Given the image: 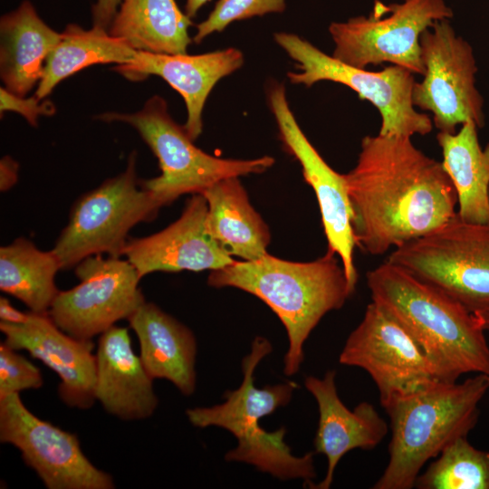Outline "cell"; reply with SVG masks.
I'll return each mask as SVG.
<instances>
[{
    "instance_id": "obj_1",
    "label": "cell",
    "mask_w": 489,
    "mask_h": 489,
    "mask_svg": "<svg viewBox=\"0 0 489 489\" xmlns=\"http://www.w3.org/2000/svg\"><path fill=\"white\" fill-rule=\"evenodd\" d=\"M345 179L356 246L369 254L417 238L457 211L456 192L442 162L409 137L365 136Z\"/></svg>"
},
{
    "instance_id": "obj_2",
    "label": "cell",
    "mask_w": 489,
    "mask_h": 489,
    "mask_svg": "<svg viewBox=\"0 0 489 489\" xmlns=\"http://www.w3.org/2000/svg\"><path fill=\"white\" fill-rule=\"evenodd\" d=\"M371 301L417 342L443 382L489 376V345L480 319L437 289L387 261L366 274Z\"/></svg>"
},
{
    "instance_id": "obj_3",
    "label": "cell",
    "mask_w": 489,
    "mask_h": 489,
    "mask_svg": "<svg viewBox=\"0 0 489 489\" xmlns=\"http://www.w3.org/2000/svg\"><path fill=\"white\" fill-rule=\"evenodd\" d=\"M207 283L246 292L278 316L288 338L283 359L286 376L299 371L304 343L323 316L340 309L352 295L340 260L329 251L310 262H292L269 254L254 261L235 260L211 271Z\"/></svg>"
},
{
    "instance_id": "obj_4",
    "label": "cell",
    "mask_w": 489,
    "mask_h": 489,
    "mask_svg": "<svg viewBox=\"0 0 489 489\" xmlns=\"http://www.w3.org/2000/svg\"><path fill=\"white\" fill-rule=\"evenodd\" d=\"M488 389L489 376L480 373L461 383L436 381L386 405L389 460L373 488L415 487L425 464L475 427L479 403Z\"/></svg>"
},
{
    "instance_id": "obj_5",
    "label": "cell",
    "mask_w": 489,
    "mask_h": 489,
    "mask_svg": "<svg viewBox=\"0 0 489 489\" xmlns=\"http://www.w3.org/2000/svg\"><path fill=\"white\" fill-rule=\"evenodd\" d=\"M272 351L266 338L255 337L242 361L241 385L227 391L223 403L188 408L186 415L196 427H217L233 434L237 445L225 454L227 462L245 463L277 479H299L310 486L316 476L313 452L294 455L284 442V427L270 432L259 425L262 417L287 406L298 388L292 380L263 388L255 386V369Z\"/></svg>"
},
{
    "instance_id": "obj_6",
    "label": "cell",
    "mask_w": 489,
    "mask_h": 489,
    "mask_svg": "<svg viewBox=\"0 0 489 489\" xmlns=\"http://www.w3.org/2000/svg\"><path fill=\"white\" fill-rule=\"evenodd\" d=\"M106 122L120 121L134 128L158 160L161 174L140 180L141 186L167 206L185 194H202L221 179L265 172L274 164L270 156L252 159L222 158L194 144L183 126L171 117L164 98L154 95L133 113L103 112Z\"/></svg>"
},
{
    "instance_id": "obj_7",
    "label": "cell",
    "mask_w": 489,
    "mask_h": 489,
    "mask_svg": "<svg viewBox=\"0 0 489 489\" xmlns=\"http://www.w3.org/2000/svg\"><path fill=\"white\" fill-rule=\"evenodd\" d=\"M387 262L476 314L489 311V224L457 213L430 232L394 248Z\"/></svg>"
},
{
    "instance_id": "obj_8",
    "label": "cell",
    "mask_w": 489,
    "mask_h": 489,
    "mask_svg": "<svg viewBox=\"0 0 489 489\" xmlns=\"http://www.w3.org/2000/svg\"><path fill=\"white\" fill-rule=\"evenodd\" d=\"M136 161L137 153L132 151L123 172L74 202L67 225L52 249L62 269L72 268L92 255L122 256L130 229L153 219L163 206L141 186Z\"/></svg>"
},
{
    "instance_id": "obj_9",
    "label": "cell",
    "mask_w": 489,
    "mask_h": 489,
    "mask_svg": "<svg viewBox=\"0 0 489 489\" xmlns=\"http://www.w3.org/2000/svg\"><path fill=\"white\" fill-rule=\"evenodd\" d=\"M273 38L300 70L287 73L291 83L311 87L331 81L350 88L378 109L381 118L379 134L412 138L431 132L430 117L417 111L413 104L416 80L410 71L391 65L371 72L346 64L295 34L279 32Z\"/></svg>"
},
{
    "instance_id": "obj_10",
    "label": "cell",
    "mask_w": 489,
    "mask_h": 489,
    "mask_svg": "<svg viewBox=\"0 0 489 489\" xmlns=\"http://www.w3.org/2000/svg\"><path fill=\"white\" fill-rule=\"evenodd\" d=\"M384 10L387 16L375 1L369 16L331 23L332 56L362 69L389 62L423 76L420 36L435 22L452 18V9L445 0H404Z\"/></svg>"
},
{
    "instance_id": "obj_11",
    "label": "cell",
    "mask_w": 489,
    "mask_h": 489,
    "mask_svg": "<svg viewBox=\"0 0 489 489\" xmlns=\"http://www.w3.org/2000/svg\"><path fill=\"white\" fill-rule=\"evenodd\" d=\"M423 80L414 84L415 107L433 114L440 131L455 133L467 121L484 125V99L475 87L477 67L472 46L448 20L435 22L420 36Z\"/></svg>"
},
{
    "instance_id": "obj_12",
    "label": "cell",
    "mask_w": 489,
    "mask_h": 489,
    "mask_svg": "<svg viewBox=\"0 0 489 489\" xmlns=\"http://www.w3.org/2000/svg\"><path fill=\"white\" fill-rule=\"evenodd\" d=\"M339 361L369 374L382 408L440 381L435 367L412 337L373 302L347 338Z\"/></svg>"
},
{
    "instance_id": "obj_13",
    "label": "cell",
    "mask_w": 489,
    "mask_h": 489,
    "mask_svg": "<svg viewBox=\"0 0 489 489\" xmlns=\"http://www.w3.org/2000/svg\"><path fill=\"white\" fill-rule=\"evenodd\" d=\"M80 283L60 291L48 314L63 331L79 340H91L129 317L145 302L140 276L127 259L102 254L75 265Z\"/></svg>"
},
{
    "instance_id": "obj_14",
    "label": "cell",
    "mask_w": 489,
    "mask_h": 489,
    "mask_svg": "<svg viewBox=\"0 0 489 489\" xmlns=\"http://www.w3.org/2000/svg\"><path fill=\"white\" fill-rule=\"evenodd\" d=\"M0 441L21 452L48 489H112V476L83 454L75 434L37 417L19 393L0 398Z\"/></svg>"
},
{
    "instance_id": "obj_15",
    "label": "cell",
    "mask_w": 489,
    "mask_h": 489,
    "mask_svg": "<svg viewBox=\"0 0 489 489\" xmlns=\"http://www.w3.org/2000/svg\"><path fill=\"white\" fill-rule=\"evenodd\" d=\"M267 100L284 149L300 163L304 180L316 196L328 251L340 260L353 293L358 281L354 262L356 243L345 174L335 171L307 139L289 106L283 83H269Z\"/></svg>"
},
{
    "instance_id": "obj_16",
    "label": "cell",
    "mask_w": 489,
    "mask_h": 489,
    "mask_svg": "<svg viewBox=\"0 0 489 489\" xmlns=\"http://www.w3.org/2000/svg\"><path fill=\"white\" fill-rule=\"evenodd\" d=\"M206 212L204 196L193 194L178 219L153 235L129 238L122 255L140 278L154 272L214 271L232 264L235 259L206 230Z\"/></svg>"
},
{
    "instance_id": "obj_17",
    "label": "cell",
    "mask_w": 489,
    "mask_h": 489,
    "mask_svg": "<svg viewBox=\"0 0 489 489\" xmlns=\"http://www.w3.org/2000/svg\"><path fill=\"white\" fill-rule=\"evenodd\" d=\"M4 342L27 350L60 378L58 392L69 407L86 409L95 398L96 355L91 340L76 339L60 329L48 312H29L21 324L0 321Z\"/></svg>"
},
{
    "instance_id": "obj_18",
    "label": "cell",
    "mask_w": 489,
    "mask_h": 489,
    "mask_svg": "<svg viewBox=\"0 0 489 489\" xmlns=\"http://www.w3.org/2000/svg\"><path fill=\"white\" fill-rule=\"evenodd\" d=\"M244 62L243 53L234 47L196 55L137 51L129 63L117 65L114 70L131 81L156 75L168 83L185 101L187 117L183 127L195 140L202 133L203 109L213 88L240 69Z\"/></svg>"
},
{
    "instance_id": "obj_19",
    "label": "cell",
    "mask_w": 489,
    "mask_h": 489,
    "mask_svg": "<svg viewBox=\"0 0 489 489\" xmlns=\"http://www.w3.org/2000/svg\"><path fill=\"white\" fill-rule=\"evenodd\" d=\"M335 377L336 372L329 370L322 378L307 376L304 379V386L319 409L314 451L323 454L328 461L325 477L318 484L312 483L310 488H330L335 468L344 455L357 448L374 449L388 429L386 421L369 402H361L350 410L338 395Z\"/></svg>"
},
{
    "instance_id": "obj_20",
    "label": "cell",
    "mask_w": 489,
    "mask_h": 489,
    "mask_svg": "<svg viewBox=\"0 0 489 489\" xmlns=\"http://www.w3.org/2000/svg\"><path fill=\"white\" fill-rule=\"evenodd\" d=\"M95 398L122 420H142L155 412L158 399L127 328L113 325L100 335L96 352Z\"/></svg>"
},
{
    "instance_id": "obj_21",
    "label": "cell",
    "mask_w": 489,
    "mask_h": 489,
    "mask_svg": "<svg viewBox=\"0 0 489 489\" xmlns=\"http://www.w3.org/2000/svg\"><path fill=\"white\" fill-rule=\"evenodd\" d=\"M128 321L138 337L139 358L150 378L167 379L183 395H192L197 385V351L193 331L146 301Z\"/></svg>"
},
{
    "instance_id": "obj_22",
    "label": "cell",
    "mask_w": 489,
    "mask_h": 489,
    "mask_svg": "<svg viewBox=\"0 0 489 489\" xmlns=\"http://www.w3.org/2000/svg\"><path fill=\"white\" fill-rule=\"evenodd\" d=\"M61 37L28 0L5 14L0 19V76L5 88L25 96L38 85L46 58Z\"/></svg>"
},
{
    "instance_id": "obj_23",
    "label": "cell",
    "mask_w": 489,
    "mask_h": 489,
    "mask_svg": "<svg viewBox=\"0 0 489 489\" xmlns=\"http://www.w3.org/2000/svg\"><path fill=\"white\" fill-rule=\"evenodd\" d=\"M202 195L207 205L206 230L227 254L254 261L268 254L269 228L251 205L239 177L221 179Z\"/></svg>"
},
{
    "instance_id": "obj_24",
    "label": "cell",
    "mask_w": 489,
    "mask_h": 489,
    "mask_svg": "<svg viewBox=\"0 0 489 489\" xmlns=\"http://www.w3.org/2000/svg\"><path fill=\"white\" fill-rule=\"evenodd\" d=\"M192 25L175 0H120L108 32L136 51L183 54L193 42Z\"/></svg>"
},
{
    "instance_id": "obj_25",
    "label": "cell",
    "mask_w": 489,
    "mask_h": 489,
    "mask_svg": "<svg viewBox=\"0 0 489 489\" xmlns=\"http://www.w3.org/2000/svg\"><path fill=\"white\" fill-rule=\"evenodd\" d=\"M474 121L455 133L438 132L442 164L457 196V215L475 224H489V143L480 145Z\"/></svg>"
},
{
    "instance_id": "obj_26",
    "label": "cell",
    "mask_w": 489,
    "mask_h": 489,
    "mask_svg": "<svg viewBox=\"0 0 489 489\" xmlns=\"http://www.w3.org/2000/svg\"><path fill=\"white\" fill-rule=\"evenodd\" d=\"M60 42L48 54L34 95L43 100L65 78L93 64L129 63L137 51L108 30L93 25L86 30L68 24Z\"/></svg>"
},
{
    "instance_id": "obj_27",
    "label": "cell",
    "mask_w": 489,
    "mask_h": 489,
    "mask_svg": "<svg viewBox=\"0 0 489 489\" xmlns=\"http://www.w3.org/2000/svg\"><path fill=\"white\" fill-rule=\"evenodd\" d=\"M62 269L56 254L24 238L0 248V290L24 302L31 312H48L59 293L55 275Z\"/></svg>"
},
{
    "instance_id": "obj_28",
    "label": "cell",
    "mask_w": 489,
    "mask_h": 489,
    "mask_svg": "<svg viewBox=\"0 0 489 489\" xmlns=\"http://www.w3.org/2000/svg\"><path fill=\"white\" fill-rule=\"evenodd\" d=\"M418 489H489V452L473 446L466 436L449 444L417 477Z\"/></svg>"
},
{
    "instance_id": "obj_29",
    "label": "cell",
    "mask_w": 489,
    "mask_h": 489,
    "mask_svg": "<svg viewBox=\"0 0 489 489\" xmlns=\"http://www.w3.org/2000/svg\"><path fill=\"white\" fill-rule=\"evenodd\" d=\"M285 8V0H218L206 19L197 25L192 40L199 43L208 35L224 31L233 22L283 13Z\"/></svg>"
},
{
    "instance_id": "obj_30",
    "label": "cell",
    "mask_w": 489,
    "mask_h": 489,
    "mask_svg": "<svg viewBox=\"0 0 489 489\" xmlns=\"http://www.w3.org/2000/svg\"><path fill=\"white\" fill-rule=\"evenodd\" d=\"M40 369L4 341L0 344V398L43 386Z\"/></svg>"
},
{
    "instance_id": "obj_31",
    "label": "cell",
    "mask_w": 489,
    "mask_h": 489,
    "mask_svg": "<svg viewBox=\"0 0 489 489\" xmlns=\"http://www.w3.org/2000/svg\"><path fill=\"white\" fill-rule=\"evenodd\" d=\"M1 112L14 111L22 115L34 127L37 126L39 116L55 113V106L49 101H42L35 95L30 98L15 95L5 87L0 89Z\"/></svg>"
},
{
    "instance_id": "obj_32",
    "label": "cell",
    "mask_w": 489,
    "mask_h": 489,
    "mask_svg": "<svg viewBox=\"0 0 489 489\" xmlns=\"http://www.w3.org/2000/svg\"><path fill=\"white\" fill-rule=\"evenodd\" d=\"M120 0H97L91 7L93 25L109 30Z\"/></svg>"
},
{
    "instance_id": "obj_33",
    "label": "cell",
    "mask_w": 489,
    "mask_h": 489,
    "mask_svg": "<svg viewBox=\"0 0 489 489\" xmlns=\"http://www.w3.org/2000/svg\"><path fill=\"white\" fill-rule=\"evenodd\" d=\"M19 164L11 157L5 156L0 160V189L9 190L18 180Z\"/></svg>"
},
{
    "instance_id": "obj_34",
    "label": "cell",
    "mask_w": 489,
    "mask_h": 489,
    "mask_svg": "<svg viewBox=\"0 0 489 489\" xmlns=\"http://www.w3.org/2000/svg\"><path fill=\"white\" fill-rule=\"evenodd\" d=\"M29 312H24L14 308L9 300L4 296L0 298V320L3 322L21 324L27 321Z\"/></svg>"
},
{
    "instance_id": "obj_35",
    "label": "cell",
    "mask_w": 489,
    "mask_h": 489,
    "mask_svg": "<svg viewBox=\"0 0 489 489\" xmlns=\"http://www.w3.org/2000/svg\"><path fill=\"white\" fill-rule=\"evenodd\" d=\"M209 1L210 0H186L184 12L189 18H193L199 9Z\"/></svg>"
},
{
    "instance_id": "obj_36",
    "label": "cell",
    "mask_w": 489,
    "mask_h": 489,
    "mask_svg": "<svg viewBox=\"0 0 489 489\" xmlns=\"http://www.w3.org/2000/svg\"><path fill=\"white\" fill-rule=\"evenodd\" d=\"M475 315L480 319L484 331H489V311L476 313Z\"/></svg>"
}]
</instances>
